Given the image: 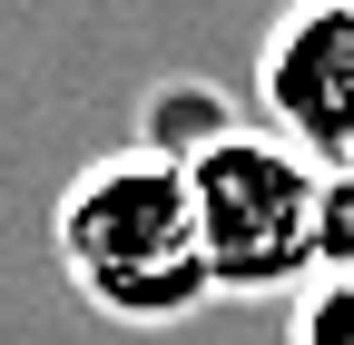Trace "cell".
Instances as JSON below:
<instances>
[{
	"label": "cell",
	"mask_w": 354,
	"mask_h": 345,
	"mask_svg": "<svg viewBox=\"0 0 354 345\" xmlns=\"http://www.w3.org/2000/svg\"><path fill=\"white\" fill-rule=\"evenodd\" d=\"M286 345H354V276H315L286 316Z\"/></svg>",
	"instance_id": "cell-5"
},
{
	"label": "cell",
	"mask_w": 354,
	"mask_h": 345,
	"mask_svg": "<svg viewBox=\"0 0 354 345\" xmlns=\"http://www.w3.org/2000/svg\"><path fill=\"white\" fill-rule=\"evenodd\" d=\"M256 109L315 168H354V0H286L266 20Z\"/></svg>",
	"instance_id": "cell-3"
},
{
	"label": "cell",
	"mask_w": 354,
	"mask_h": 345,
	"mask_svg": "<svg viewBox=\"0 0 354 345\" xmlns=\"http://www.w3.org/2000/svg\"><path fill=\"white\" fill-rule=\"evenodd\" d=\"M315 276H354V168H325V227H315Z\"/></svg>",
	"instance_id": "cell-6"
},
{
	"label": "cell",
	"mask_w": 354,
	"mask_h": 345,
	"mask_svg": "<svg viewBox=\"0 0 354 345\" xmlns=\"http://www.w3.org/2000/svg\"><path fill=\"white\" fill-rule=\"evenodd\" d=\"M50 256L59 276L79 286L88 316L109 326H187L216 276H207V247H197V207H187V168L177 158H148L138 139L88 158L79 178L59 188L50 207Z\"/></svg>",
	"instance_id": "cell-1"
},
{
	"label": "cell",
	"mask_w": 354,
	"mask_h": 345,
	"mask_svg": "<svg viewBox=\"0 0 354 345\" xmlns=\"http://www.w3.org/2000/svg\"><path fill=\"white\" fill-rule=\"evenodd\" d=\"M236 128H246V118L227 109V89H207V79H167V89H148V109H138V148L197 168L216 139H236Z\"/></svg>",
	"instance_id": "cell-4"
},
{
	"label": "cell",
	"mask_w": 354,
	"mask_h": 345,
	"mask_svg": "<svg viewBox=\"0 0 354 345\" xmlns=\"http://www.w3.org/2000/svg\"><path fill=\"white\" fill-rule=\"evenodd\" d=\"M197 247L216 296H305L315 286V227H325V168L286 148L276 128H236L187 168Z\"/></svg>",
	"instance_id": "cell-2"
}]
</instances>
